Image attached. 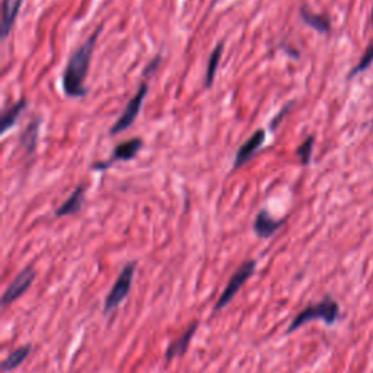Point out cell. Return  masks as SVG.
Returning a JSON list of instances; mask_svg holds the SVG:
<instances>
[{
  "instance_id": "cell-1",
  "label": "cell",
  "mask_w": 373,
  "mask_h": 373,
  "mask_svg": "<svg viewBox=\"0 0 373 373\" xmlns=\"http://www.w3.org/2000/svg\"><path fill=\"white\" fill-rule=\"evenodd\" d=\"M104 25L96 28L91 37L83 43L78 50L70 56L66 69L63 71V91L69 98H83L88 93V88L85 87V80L89 74L91 62L93 57V50L98 43V37L102 32Z\"/></svg>"
},
{
  "instance_id": "cell-2",
  "label": "cell",
  "mask_w": 373,
  "mask_h": 373,
  "mask_svg": "<svg viewBox=\"0 0 373 373\" xmlns=\"http://www.w3.org/2000/svg\"><path fill=\"white\" fill-rule=\"evenodd\" d=\"M339 317H340L339 304H337L331 297H326V299H322L321 302L315 305H309L304 310H300L295 317V319L291 322V326H289L287 334L299 330L300 327H304L305 324L315 321V319H321L326 322L327 326H332V324H335V321L339 319Z\"/></svg>"
},
{
  "instance_id": "cell-3",
  "label": "cell",
  "mask_w": 373,
  "mask_h": 373,
  "mask_svg": "<svg viewBox=\"0 0 373 373\" xmlns=\"http://www.w3.org/2000/svg\"><path fill=\"white\" fill-rule=\"evenodd\" d=\"M136 261H131L126 264L123 271L120 273L117 278L115 283L113 284L110 293L106 295L105 302H104V314H111L114 309H117L120 305H122L123 300L128 296L131 284H133L135 279V271H136Z\"/></svg>"
},
{
  "instance_id": "cell-4",
  "label": "cell",
  "mask_w": 373,
  "mask_h": 373,
  "mask_svg": "<svg viewBox=\"0 0 373 373\" xmlns=\"http://www.w3.org/2000/svg\"><path fill=\"white\" fill-rule=\"evenodd\" d=\"M256 269H257V261L256 260H249V261H245L242 266H240L235 274L231 278L229 283H227V286L225 287V291L222 292L218 304L214 305V309H213V314H216V312L222 310L223 308H226L227 305L231 304V300L236 296V293L239 292V289L242 287L245 284V282L251 278L252 274L256 273Z\"/></svg>"
},
{
  "instance_id": "cell-5",
  "label": "cell",
  "mask_w": 373,
  "mask_h": 373,
  "mask_svg": "<svg viewBox=\"0 0 373 373\" xmlns=\"http://www.w3.org/2000/svg\"><path fill=\"white\" fill-rule=\"evenodd\" d=\"M148 92H149L148 82H143L142 85L139 87L136 95H135L133 98H131V100L128 101V104L126 105L123 114L120 115V118L117 120L115 124L111 127V130H110V135H111V136H115V135H118V133H122V131H124V130H127L128 127L133 126V123L136 122V118H137L139 114H140V110H142L143 102H144V98H146Z\"/></svg>"
},
{
  "instance_id": "cell-6",
  "label": "cell",
  "mask_w": 373,
  "mask_h": 373,
  "mask_svg": "<svg viewBox=\"0 0 373 373\" xmlns=\"http://www.w3.org/2000/svg\"><path fill=\"white\" fill-rule=\"evenodd\" d=\"M142 148H143V140L140 137L128 139L126 142L117 144L110 156V159L102 161V162H95L91 165V168L93 171H105L115 162H126V161L135 159Z\"/></svg>"
},
{
  "instance_id": "cell-7",
  "label": "cell",
  "mask_w": 373,
  "mask_h": 373,
  "mask_svg": "<svg viewBox=\"0 0 373 373\" xmlns=\"http://www.w3.org/2000/svg\"><path fill=\"white\" fill-rule=\"evenodd\" d=\"M35 275H37V273H35L32 266H28L27 269H23L5 291L3 296H2V306L3 308L9 306L10 304H14L15 300H18L23 293H25L28 289L32 286V283L35 280Z\"/></svg>"
},
{
  "instance_id": "cell-8",
  "label": "cell",
  "mask_w": 373,
  "mask_h": 373,
  "mask_svg": "<svg viewBox=\"0 0 373 373\" xmlns=\"http://www.w3.org/2000/svg\"><path fill=\"white\" fill-rule=\"evenodd\" d=\"M266 130L264 128H260L257 130L254 135H252L242 146H240L236 152V156H235V162H234V166H232V171H236L239 170L240 166L247 165L252 158H254L256 153L261 149V146L264 144V142H266Z\"/></svg>"
},
{
  "instance_id": "cell-9",
  "label": "cell",
  "mask_w": 373,
  "mask_h": 373,
  "mask_svg": "<svg viewBox=\"0 0 373 373\" xmlns=\"http://www.w3.org/2000/svg\"><path fill=\"white\" fill-rule=\"evenodd\" d=\"M284 223H286L284 219L282 221L273 219L271 214L267 210L262 209L258 212L257 218L254 221V232L258 238L267 239V238H271L275 232H279L284 226Z\"/></svg>"
},
{
  "instance_id": "cell-10",
  "label": "cell",
  "mask_w": 373,
  "mask_h": 373,
  "mask_svg": "<svg viewBox=\"0 0 373 373\" xmlns=\"http://www.w3.org/2000/svg\"><path fill=\"white\" fill-rule=\"evenodd\" d=\"M199 328V322H192L191 326L187 328V331L179 337V339L174 340L170 346H168L166 352H165V360L166 362H170V360L175 359V357H181L188 352V347L192 341V337H194L196 331Z\"/></svg>"
},
{
  "instance_id": "cell-11",
  "label": "cell",
  "mask_w": 373,
  "mask_h": 373,
  "mask_svg": "<svg viewBox=\"0 0 373 373\" xmlns=\"http://www.w3.org/2000/svg\"><path fill=\"white\" fill-rule=\"evenodd\" d=\"M22 3H23V0H3V3H2V25H0V31H2V40H6L12 28H14L16 18L21 12Z\"/></svg>"
},
{
  "instance_id": "cell-12",
  "label": "cell",
  "mask_w": 373,
  "mask_h": 373,
  "mask_svg": "<svg viewBox=\"0 0 373 373\" xmlns=\"http://www.w3.org/2000/svg\"><path fill=\"white\" fill-rule=\"evenodd\" d=\"M85 196H87V185L85 184L78 185L75 191L70 194V197L54 212L56 218H63V216H71V214L79 213L83 206V201H85Z\"/></svg>"
},
{
  "instance_id": "cell-13",
  "label": "cell",
  "mask_w": 373,
  "mask_h": 373,
  "mask_svg": "<svg viewBox=\"0 0 373 373\" xmlns=\"http://www.w3.org/2000/svg\"><path fill=\"white\" fill-rule=\"evenodd\" d=\"M41 123H43L41 117H35V118L31 120V122L28 123V126L23 128V131H22L19 143H21V146L25 149L27 156L34 155L35 150H37Z\"/></svg>"
},
{
  "instance_id": "cell-14",
  "label": "cell",
  "mask_w": 373,
  "mask_h": 373,
  "mask_svg": "<svg viewBox=\"0 0 373 373\" xmlns=\"http://www.w3.org/2000/svg\"><path fill=\"white\" fill-rule=\"evenodd\" d=\"M299 16L302 19L309 28H312L314 31H317L318 34L322 35H328L331 32V19L327 15H319V14H314V12H310L306 8H300L299 9Z\"/></svg>"
},
{
  "instance_id": "cell-15",
  "label": "cell",
  "mask_w": 373,
  "mask_h": 373,
  "mask_svg": "<svg viewBox=\"0 0 373 373\" xmlns=\"http://www.w3.org/2000/svg\"><path fill=\"white\" fill-rule=\"evenodd\" d=\"M27 106H28V100L22 98L16 104L12 105L8 111H5L2 115V120H0V133L5 135L9 128L14 127L19 120L21 114L27 110Z\"/></svg>"
},
{
  "instance_id": "cell-16",
  "label": "cell",
  "mask_w": 373,
  "mask_h": 373,
  "mask_svg": "<svg viewBox=\"0 0 373 373\" xmlns=\"http://www.w3.org/2000/svg\"><path fill=\"white\" fill-rule=\"evenodd\" d=\"M31 352H32V346L31 344H27V346H22V347L16 348L15 352H12L2 362V372L8 373V372L18 369L28 359Z\"/></svg>"
},
{
  "instance_id": "cell-17",
  "label": "cell",
  "mask_w": 373,
  "mask_h": 373,
  "mask_svg": "<svg viewBox=\"0 0 373 373\" xmlns=\"http://www.w3.org/2000/svg\"><path fill=\"white\" fill-rule=\"evenodd\" d=\"M223 48H225V44L219 43L218 45L214 47V50L212 52V54L209 57L207 67H206V82H204V87H206L207 89H210L213 87V82H214V78H216V71H218L221 58H222Z\"/></svg>"
},
{
  "instance_id": "cell-18",
  "label": "cell",
  "mask_w": 373,
  "mask_h": 373,
  "mask_svg": "<svg viewBox=\"0 0 373 373\" xmlns=\"http://www.w3.org/2000/svg\"><path fill=\"white\" fill-rule=\"evenodd\" d=\"M372 63H373V41L368 45L366 52L363 53L362 58L359 60V63L350 70V74H348L347 79L352 80L353 78L359 76L360 74H363V71H366L372 66Z\"/></svg>"
},
{
  "instance_id": "cell-19",
  "label": "cell",
  "mask_w": 373,
  "mask_h": 373,
  "mask_svg": "<svg viewBox=\"0 0 373 373\" xmlns=\"http://www.w3.org/2000/svg\"><path fill=\"white\" fill-rule=\"evenodd\" d=\"M314 144H315V137L309 136L306 137L302 143L299 144V148L296 149V155L304 166H308L312 159V153H314Z\"/></svg>"
},
{
  "instance_id": "cell-20",
  "label": "cell",
  "mask_w": 373,
  "mask_h": 373,
  "mask_svg": "<svg viewBox=\"0 0 373 373\" xmlns=\"http://www.w3.org/2000/svg\"><path fill=\"white\" fill-rule=\"evenodd\" d=\"M293 105H295V102H289L287 105H284V106L282 108V111L271 120V124H270V128H271V130H274L275 127H278V126L280 124L282 120L289 114V110H291V108H292Z\"/></svg>"
},
{
  "instance_id": "cell-21",
  "label": "cell",
  "mask_w": 373,
  "mask_h": 373,
  "mask_svg": "<svg viewBox=\"0 0 373 373\" xmlns=\"http://www.w3.org/2000/svg\"><path fill=\"white\" fill-rule=\"evenodd\" d=\"M161 62H162V56H156L152 62L146 66V69L143 70V76L144 78H150L156 70H158V67L161 66Z\"/></svg>"
},
{
  "instance_id": "cell-22",
  "label": "cell",
  "mask_w": 373,
  "mask_h": 373,
  "mask_svg": "<svg viewBox=\"0 0 373 373\" xmlns=\"http://www.w3.org/2000/svg\"><path fill=\"white\" fill-rule=\"evenodd\" d=\"M370 27L373 28V8H372V12H370Z\"/></svg>"
},
{
  "instance_id": "cell-23",
  "label": "cell",
  "mask_w": 373,
  "mask_h": 373,
  "mask_svg": "<svg viewBox=\"0 0 373 373\" xmlns=\"http://www.w3.org/2000/svg\"><path fill=\"white\" fill-rule=\"evenodd\" d=\"M372 126H373V120H372Z\"/></svg>"
}]
</instances>
